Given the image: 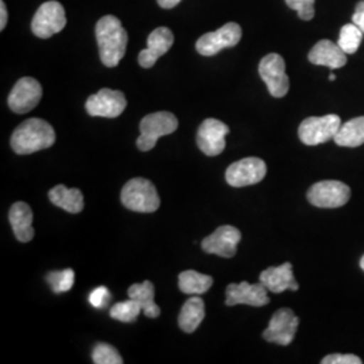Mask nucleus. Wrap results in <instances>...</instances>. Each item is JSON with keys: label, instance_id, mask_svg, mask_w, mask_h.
Instances as JSON below:
<instances>
[{"label": "nucleus", "instance_id": "13", "mask_svg": "<svg viewBox=\"0 0 364 364\" xmlns=\"http://www.w3.org/2000/svg\"><path fill=\"white\" fill-rule=\"evenodd\" d=\"M230 127L218 119H205L197 132V146L208 156L221 154L225 149V136Z\"/></svg>", "mask_w": 364, "mask_h": 364}, {"label": "nucleus", "instance_id": "32", "mask_svg": "<svg viewBox=\"0 0 364 364\" xmlns=\"http://www.w3.org/2000/svg\"><path fill=\"white\" fill-rule=\"evenodd\" d=\"M111 299V294H109V290L105 287H96L90 296V302H91L92 306L100 309V308H105L108 301Z\"/></svg>", "mask_w": 364, "mask_h": 364}, {"label": "nucleus", "instance_id": "1", "mask_svg": "<svg viewBox=\"0 0 364 364\" xmlns=\"http://www.w3.org/2000/svg\"><path fill=\"white\" fill-rule=\"evenodd\" d=\"M96 41L100 60L107 68L119 65L126 54L129 36L122 22L114 15H105L96 23Z\"/></svg>", "mask_w": 364, "mask_h": 364}, {"label": "nucleus", "instance_id": "28", "mask_svg": "<svg viewBox=\"0 0 364 364\" xmlns=\"http://www.w3.org/2000/svg\"><path fill=\"white\" fill-rule=\"evenodd\" d=\"M53 291L60 294L69 291L75 284V272L72 269H65L61 272H53L46 277Z\"/></svg>", "mask_w": 364, "mask_h": 364}, {"label": "nucleus", "instance_id": "11", "mask_svg": "<svg viewBox=\"0 0 364 364\" xmlns=\"http://www.w3.org/2000/svg\"><path fill=\"white\" fill-rule=\"evenodd\" d=\"M127 107L124 93L109 88H103L97 93L88 97L85 109L91 117H120Z\"/></svg>", "mask_w": 364, "mask_h": 364}, {"label": "nucleus", "instance_id": "33", "mask_svg": "<svg viewBox=\"0 0 364 364\" xmlns=\"http://www.w3.org/2000/svg\"><path fill=\"white\" fill-rule=\"evenodd\" d=\"M352 23H355L364 33V0L356 4L355 14L352 16Z\"/></svg>", "mask_w": 364, "mask_h": 364}, {"label": "nucleus", "instance_id": "8", "mask_svg": "<svg viewBox=\"0 0 364 364\" xmlns=\"http://www.w3.org/2000/svg\"><path fill=\"white\" fill-rule=\"evenodd\" d=\"M259 75L273 97L281 99L287 96L290 84L287 75L285 60L279 54L272 53L262 58Z\"/></svg>", "mask_w": 364, "mask_h": 364}, {"label": "nucleus", "instance_id": "18", "mask_svg": "<svg viewBox=\"0 0 364 364\" xmlns=\"http://www.w3.org/2000/svg\"><path fill=\"white\" fill-rule=\"evenodd\" d=\"M259 282L272 293L279 294L287 290H299V284L293 274L291 263H284L278 267H269L260 273Z\"/></svg>", "mask_w": 364, "mask_h": 364}, {"label": "nucleus", "instance_id": "3", "mask_svg": "<svg viewBox=\"0 0 364 364\" xmlns=\"http://www.w3.org/2000/svg\"><path fill=\"white\" fill-rule=\"evenodd\" d=\"M120 200L126 208L141 213L156 212L161 204L154 183L141 177L132 178L123 186Z\"/></svg>", "mask_w": 364, "mask_h": 364}, {"label": "nucleus", "instance_id": "4", "mask_svg": "<svg viewBox=\"0 0 364 364\" xmlns=\"http://www.w3.org/2000/svg\"><path fill=\"white\" fill-rule=\"evenodd\" d=\"M178 129V119L168 111L154 112L144 117L141 122V135L136 139V146L141 151L154 149L161 136L170 135Z\"/></svg>", "mask_w": 364, "mask_h": 364}, {"label": "nucleus", "instance_id": "16", "mask_svg": "<svg viewBox=\"0 0 364 364\" xmlns=\"http://www.w3.org/2000/svg\"><path fill=\"white\" fill-rule=\"evenodd\" d=\"M270 302L267 296V289L259 282V284H248V282H240V284H231L227 287L225 290V305L227 306H235L239 304H245L250 306H264Z\"/></svg>", "mask_w": 364, "mask_h": 364}, {"label": "nucleus", "instance_id": "19", "mask_svg": "<svg viewBox=\"0 0 364 364\" xmlns=\"http://www.w3.org/2000/svg\"><path fill=\"white\" fill-rule=\"evenodd\" d=\"M308 58L314 65L326 66L331 69H338L347 64V54L338 43L329 39L318 41L308 54Z\"/></svg>", "mask_w": 364, "mask_h": 364}, {"label": "nucleus", "instance_id": "9", "mask_svg": "<svg viewBox=\"0 0 364 364\" xmlns=\"http://www.w3.org/2000/svg\"><path fill=\"white\" fill-rule=\"evenodd\" d=\"M242 38V27L235 22H230L216 31H210L201 36L196 49L201 55L212 57L227 48H234Z\"/></svg>", "mask_w": 364, "mask_h": 364}, {"label": "nucleus", "instance_id": "34", "mask_svg": "<svg viewBox=\"0 0 364 364\" xmlns=\"http://www.w3.org/2000/svg\"><path fill=\"white\" fill-rule=\"evenodd\" d=\"M7 19H9V14H7V7L4 0L0 1V30H4L7 26Z\"/></svg>", "mask_w": 364, "mask_h": 364}, {"label": "nucleus", "instance_id": "36", "mask_svg": "<svg viewBox=\"0 0 364 364\" xmlns=\"http://www.w3.org/2000/svg\"><path fill=\"white\" fill-rule=\"evenodd\" d=\"M329 80H331V81H335V80H336V76H335V75H331V76H329Z\"/></svg>", "mask_w": 364, "mask_h": 364}, {"label": "nucleus", "instance_id": "22", "mask_svg": "<svg viewBox=\"0 0 364 364\" xmlns=\"http://www.w3.org/2000/svg\"><path fill=\"white\" fill-rule=\"evenodd\" d=\"M205 317V304L200 297H191L188 299L178 316V326L183 332L193 333Z\"/></svg>", "mask_w": 364, "mask_h": 364}, {"label": "nucleus", "instance_id": "10", "mask_svg": "<svg viewBox=\"0 0 364 364\" xmlns=\"http://www.w3.org/2000/svg\"><path fill=\"white\" fill-rule=\"evenodd\" d=\"M266 173L267 166L264 161L257 156H248L230 165L225 171V181L234 188H242L262 181Z\"/></svg>", "mask_w": 364, "mask_h": 364}, {"label": "nucleus", "instance_id": "23", "mask_svg": "<svg viewBox=\"0 0 364 364\" xmlns=\"http://www.w3.org/2000/svg\"><path fill=\"white\" fill-rule=\"evenodd\" d=\"M154 294L156 289L153 282L150 281H144L142 284H134L129 289V297L135 299L141 305L142 312L150 318H156L161 314V309L154 302Z\"/></svg>", "mask_w": 364, "mask_h": 364}, {"label": "nucleus", "instance_id": "26", "mask_svg": "<svg viewBox=\"0 0 364 364\" xmlns=\"http://www.w3.org/2000/svg\"><path fill=\"white\" fill-rule=\"evenodd\" d=\"M363 31L355 23H348V25L341 27L338 45L346 54H353V53L358 52V49L363 41Z\"/></svg>", "mask_w": 364, "mask_h": 364}, {"label": "nucleus", "instance_id": "12", "mask_svg": "<svg viewBox=\"0 0 364 364\" xmlns=\"http://www.w3.org/2000/svg\"><path fill=\"white\" fill-rule=\"evenodd\" d=\"M299 317L289 308H282L274 313L269 326L263 332V338L278 346H289L297 333Z\"/></svg>", "mask_w": 364, "mask_h": 364}, {"label": "nucleus", "instance_id": "30", "mask_svg": "<svg viewBox=\"0 0 364 364\" xmlns=\"http://www.w3.org/2000/svg\"><path fill=\"white\" fill-rule=\"evenodd\" d=\"M287 6L297 11L302 21H311L314 16V1L316 0H285Z\"/></svg>", "mask_w": 364, "mask_h": 364}, {"label": "nucleus", "instance_id": "27", "mask_svg": "<svg viewBox=\"0 0 364 364\" xmlns=\"http://www.w3.org/2000/svg\"><path fill=\"white\" fill-rule=\"evenodd\" d=\"M142 312L141 305L135 299H127L124 302H117L111 308V317L122 323H134L139 313Z\"/></svg>", "mask_w": 364, "mask_h": 364}, {"label": "nucleus", "instance_id": "35", "mask_svg": "<svg viewBox=\"0 0 364 364\" xmlns=\"http://www.w3.org/2000/svg\"><path fill=\"white\" fill-rule=\"evenodd\" d=\"M159 7L165 9V10H170V9H174L181 0H156Z\"/></svg>", "mask_w": 364, "mask_h": 364}, {"label": "nucleus", "instance_id": "6", "mask_svg": "<svg viewBox=\"0 0 364 364\" xmlns=\"http://www.w3.org/2000/svg\"><path fill=\"white\" fill-rule=\"evenodd\" d=\"M66 26L65 9L61 3L50 0L43 3L31 21V30L38 38L48 39Z\"/></svg>", "mask_w": 364, "mask_h": 364}, {"label": "nucleus", "instance_id": "31", "mask_svg": "<svg viewBox=\"0 0 364 364\" xmlns=\"http://www.w3.org/2000/svg\"><path fill=\"white\" fill-rule=\"evenodd\" d=\"M323 364H362V359L351 353H332L328 355L323 360Z\"/></svg>", "mask_w": 364, "mask_h": 364}, {"label": "nucleus", "instance_id": "37", "mask_svg": "<svg viewBox=\"0 0 364 364\" xmlns=\"http://www.w3.org/2000/svg\"><path fill=\"white\" fill-rule=\"evenodd\" d=\"M360 267H362V269H363V272H364V255H363V258H362V260H360Z\"/></svg>", "mask_w": 364, "mask_h": 364}, {"label": "nucleus", "instance_id": "24", "mask_svg": "<svg viewBox=\"0 0 364 364\" xmlns=\"http://www.w3.org/2000/svg\"><path fill=\"white\" fill-rule=\"evenodd\" d=\"M333 141L343 147L362 146L364 144V117H355L341 124Z\"/></svg>", "mask_w": 364, "mask_h": 364}, {"label": "nucleus", "instance_id": "15", "mask_svg": "<svg viewBox=\"0 0 364 364\" xmlns=\"http://www.w3.org/2000/svg\"><path fill=\"white\" fill-rule=\"evenodd\" d=\"M242 240V234L232 225H221L213 234L207 236L201 247L207 254H215L223 258H232L236 255L237 245Z\"/></svg>", "mask_w": 364, "mask_h": 364}, {"label": "nucleus", "instance_id": "29", "mask_svg": "<svg viewBox=\"0 0 364 364\" xmlns=\"http://www.w3.org/2000/svg\"><path fill=\"white\" fill-rule=\"evenodd\" d=\"M93 363L96 364H122L123 359L115 347L107 343H97L92 352Z\"/></svg>", "mask_w": 364, "mask_h": 364}, {"label": "nucleus", "instance_id": "2", "mask_svg": "<svg viewBox=\"0 0 364 364\" xmlns=\"http://www.w3.org/2000/svg\"><path fill=\"white\" fill-rule=\"evenodd\" d=\"M55 142V132L43 119L31 117L19 124L11 136V147L16 154L26 156L39 150L52 147Z\"/></svg>", "mask_w": 364, "mask_h": 364}, {"label": "nucleus", "instance_id": "21", "mask_svg": "<svg viewBox=\"0 0 364 364\" xmlns=\"http://www.w3.org/2000/svg\"><path fill=\"white\" fill-rule=\"evenodd\" d=\"M49 198L58 208L69 213H80L84 208V196L77 188H66L65 185H57L49 192Z\"/></svg>", "mask_w": 364, "mask_h": 364}, {"label": "nucleus", "instance_id": "14", "mask_svg": "<svg viewBox=\"0 0 364 364\" xmlns=\"http://www.w3.org/2000/svg\"><path fill=\"white\" fill-rule=\"evenodd\" d=\"M42 87L36 78H21L9 95V107L15 114H27L41 102Z\"/></svg>", "mask_w": 364, "mask_h": 364}, {"label": "nucleus", "instance_id": "20", "mask_svg": "<svg viewBox=\"0 0 364 364\" xmlns=\"http://www.w3.org/2000/svg\"><path fill=\"white\" fill-rule=\"evenodd\" d=\"M10 224L13 227L14 235L22 243H27L34 237L33 228V210L26 203H15L9 213Z\"/></svg>", "mask_w": 364, "mask_h": 364}, {"label": "nucleus", "instance_id": "25", "mask_svg": "<svg viewBox=\"0 0 364 364\" xmlns=\"http://www.w3.org/2000/svg\"><path fill=\"white\" fill-rule=\"evenodd\" d=\"M213 284V278L195 270H185L178 277V287L185 294H204Z\"/></svg>", "mask_w": 364, "mask_h": 364}, {"label": "nucleus", "instance_id": "5", "mask_svg": "<svg viewBox=\"0 0 364 364\" xmlns=\"http://www.w3.org/2000/svg\"><path fill=\"white\" fill-rule=\"evenodd\" d=\"M341 126V119L335 114L326 117H312L299 124V136L306 146H317L333 139Z\"/></svg>", "mask_w": 364, "mask_h": 364}, {"label": "nucleus", "instance_id": "17", "mask_svg": "<svg viewBox=\"0 0 364 364\" xmlns=\"http://www.w3.org/2000/svg\"><path fill=\"white\" fill-rule=\"evenodd\" d=\"M174 43V36L168 27H156L147 38V48L139 53L138 63L142 68H153L156 61L170 50Z\"/></svg>", "mask_w": 364, "mask_h": 364}, {"label": "nucleus", "instance_id": "7", "mask_svg": "<svg viewBox=\"0 0 364 364\" xmlns=\"http://www.w3.org/2000/svg\"><path fill=\"white\" fill-rule=\"evenodd\" d=\"M351 189L340 181H320L308 191L309 203L317 208H340L348 203Z\"/></svg>", "mask_w": 364, "mask_h": 364}]
</instances>
